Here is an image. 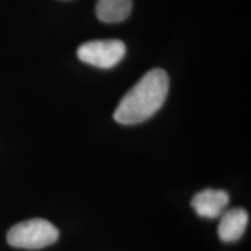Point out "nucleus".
I'll use <instances>...</instances> for the list:
<instances>
[{"mask_svg":"<svg viewBox=\"0 0 251 251\" xmlns=\"http://www.w3.org/2000/svg\"><path fill=\"white\" fill-rule=\"evenodd\" d=\"M58 229L43 219H31L19 222L8 230L9 246L20 249H42L58 240Z\"/></svg>","mask_w":251,"mask_h":251,"instance_id":"obj_2","label":"nucleus"},{"mask_svg":"<svg viewBox=\"0 0 251 251\" xmlns=\"http://www.w3.org/2000/svg\"><path fill=\"white\" fill-rule=\"evenodd\" d=\"M131 8L133 0H98L96 13L102 23L117 24L129 17Z\"/></svg>","mask_w":251,"mask_h":251,"instance_id":"obj_6","label":"nucleus"},{"mask_svg":"<svg viewBox=\"0 0 251 251\" xmlns=\"http://www.w3.org/2000/svg\"><path fill=\"white\" fill-rule=\"evenodd\" d=\"M169 84L168 74L162 69L147 72L121 99L114 112L115 121L130 126L148 120L164 105Z\"/></svg>","mask_w":251,"mask_h":251,"instance_id":"obj_1","label":"nucleus"},{"mask_svg":"<svg viewBox=\"0 0 251 251\" xmlns=\"http://www.w3.org/2000/svg\"><path fill=\"white\" fill-rule=\"evenodd\" d=\"M249 215L242 208H233L222 215L219 225V236L224 242H235L246 231Z\"/></svg>","mask_w":251,"mask_h":251,"instance_id":"obj_5","label":"nucleus"},{"mask_svg":"<svg viewBox=\"0 0 251 251\" xmlns=\"http://www.w3.org/2000/svg\"><path fill=\"white\" fill-rule=\"evenodd\" d=\"M78 58L93 67L113 68L125 57L126 46L120 40H97L81 45L77 50Z\"/></svg>","mask_w":251,"mask_h":251,"instance_id":"obj_3","label":"nucleus"},{"mask_svg":"<svg viewBox=\"0 0 251 251\" xmlns=\"http://www.w3.org/2000/svg\"><path fill=\"white\" fill-rule=\"evenodd\" d=\"M228 202L229 196L226 191L207 188L194 196L192 207L201 218L215 219L222 215Z\"/></svg>","mask_w":251,"mask_h":251,"instance_id":"obj_4","label":"nucleus"}]
</instances>
